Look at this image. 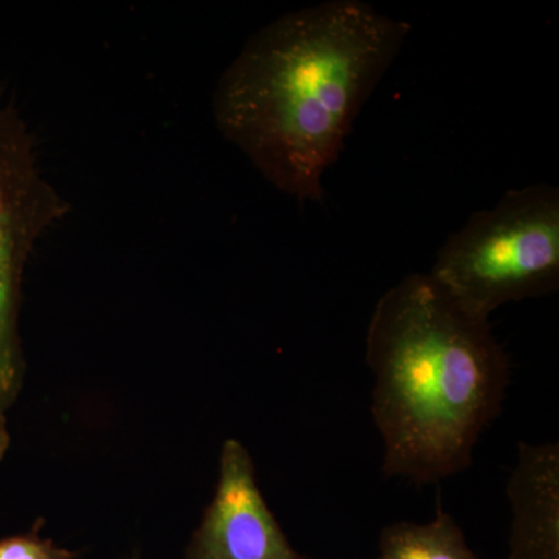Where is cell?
<instances>
[{
    "label": "cell",
    "instance_id": "1",
    "mask_svg": "<svg viewBox=\"0 0 559 559\" xmlns=\"http://www.w3.org/2000/svg\"><path fill=\"white\" fill-rule=\"evenodd\" d=\"M409 32L359 0L283 14L221 75L213 95L221 134L283 193L322 200L323 175Z\"/></svg>",
    "mask_w": 559,
    "mask_h": 559
},
{
    "label": "cell",
    "instance_id": "2",
    "mask_svg": "<svg viewBox=\"0 0 559 559\" xmlns=\"http://www.w3.org/2000/svg\"><path fill=\"white\" fill-rule=\"evenodd\" d=\"M366 362L384 476L429 485L468 469L510 381L489 319L460 307L429 274L407 275L374 307Z\"/></svg>",
    "mask_w": 559,
    "mask_h": 559
},
{
    "label": "cell",
    "instance_id": "3",
    "mask_svg": "<svg viewBox=\"0 0 559 559\" xmlns=\"http://www.w3.org/2000/svg\"><path fill=\"white\" fill-rule=\"evenodd\" d=\"M430 278L471 314L489 319L510 301L559 286V190L533 183L474 213L444 241Z\"/></svg>",
    "mask_w": 559,
    "mask_h": 559
},
{
    "label": "cell",
    "instance_id": "4",
    "mask_svg": "<svg viewBox=\"0 0 559 559\" xmlns=\"http://www.w3.org/2000/svg\"><path fill=\"white\" fill-rule=\"evenodd\" d=\"M69 202L40 168L27 124L0 95V406L24 384L22 280L40 238L68 216Z\"/></svg>",
    "mask_w": 559,
    "mask_h": 559
},
{
    "label": "cell",
    "instance_id": "5",
    "mask_svg": "<svg viewBox=\"0 0 559 559\" xmlns=\"http://www.w3.org/2000/svg\"><path fill=\"white\" fill-rule=\"evenodd\" d=\"M187 559H311L293 546L257 484L241 441H224L215 496L191 536Z\"/></svg>",
    "mask_w": 559,
    "mask_h": 559
},
{
    "label": "cell",
    "instance_id": "6",
    "mask_svg": "<svg viewBox=\"0 0 559 559\" xmlns=\"http://www.w3.org/2000/svg\"><path fill=\"white\" fill-rule=\"evenodd\" d=\"M507 496L513 510L509 559H559V444L520 441Z\"/></svg>",
    "mask_w": 559,
    "mask_h": 559
},
{
    "label": "cell",
    "instance_id": "7",
    "mask_svg": "<svg viewBox=\"0 0 559 559\" xmlns=\"http://www.w3.org/2000/svg\"><path fill=\"white\" fill-rule=\"evenodd\" d=\"M377 559H477L465 533L450 513L437 507L429 524L395 522L382 528Z\"/></svg>",
    "mask_w": 559,
    "mask_h": 559
},
{
    "label": "cell",
    "instance_id": "8",
    "mask_svg": "<svg viewBox=\"0 0 559 559\" xmlns=\"http://www.w3.org/2000/svg\"><path fill=\"white\" fill-rule=\"evenodd\" d=\"M38 525L32 532L0 539V559H79L75 551L44 539Z\"/></svg>",
    "mask_w": 559,
    "mask_h": 559
},
{
    "label": "cell",
    "instance_id": "9",
    "mask_svg": "<svg viewBox=\"0 0 559 559\" xmlns=\"http://www.w3.org/2000/svg\"><path fill=\"white\" fill-rule=\"evenodd\" d=\"M7 409L0 406V462L5 459L10 450L11 437L9 432V423H7Z\"/></svg>",
    "mask_w": 559,
    "mask_h": 559
}]
</instances>
